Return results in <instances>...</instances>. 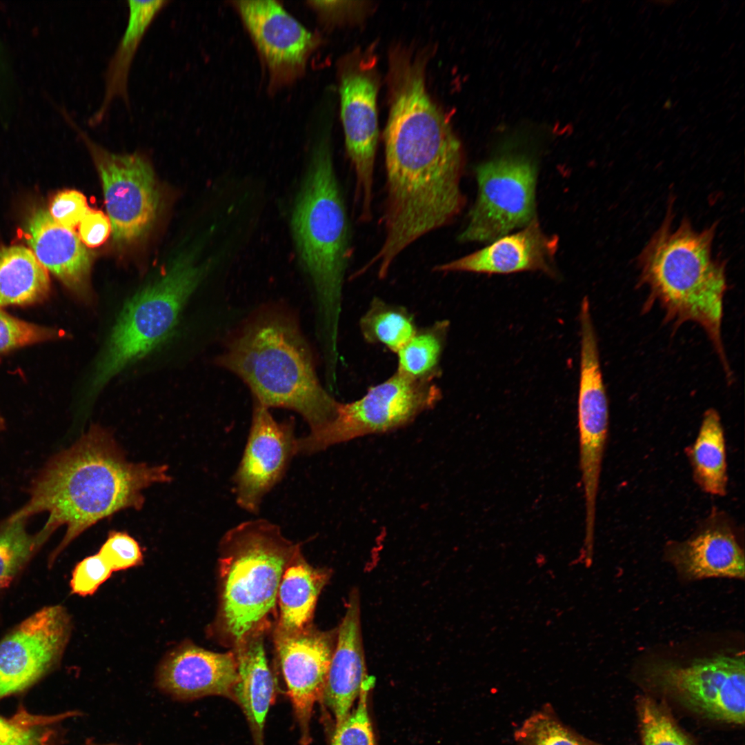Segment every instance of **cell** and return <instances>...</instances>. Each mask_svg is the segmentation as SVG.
<instances>
[{
	"label": "cell",
	"instance_id": "cell-1",
	"mask_svg": "<svg viewBox=\"0 0 745 745\" xmlns=\"http://www.w3.org/2000/svg\"><path fill=\"white\" fill-rule=\"evenodd\" d=\"M171 481L168 465L128 461L109 430L92 426L49 460L33 480L28 501L10 516L28 519L46 512L44 527L54 533L66 526L49 556L50 566L85 530L121 510L141 509L143 490Z\"/></svg>",
	"mask_w": 745,
	"mask_h": 745
},
{
	"label": "cell",
	"instance_id": "cell-2",
	"mask_svg": "<svg viewBox=\"0 0 745 745\" xmlns=\"http://www.w3.org/2000/svg\"><path fill=\"white\" fill-rule=\"evenodd\" d=\"M216 362L244 381L254 402L293 410L310 430L335 415L338 401L321 385L309 344L286 310L271 306L251 315Z\"/></svg>",
	"mask_w": 745,
	"mask_h": 745
},
{
	"label": "cell",
	"instance_id": "cell-3",
	"mask_svg": "<svg viewBox=\"0 0 745 745\" xmlns=\"http://www.w3.org/2000/svg\"><path fill=\"white\" fill-rule=\"evenodd\" d=\"M673 217L668 207L637 259L639 282L648 290L646 304L657 302L673 326L691 321L701 326L729 381L732 372L722 335L726 265L713 252L717 224L698 230L684 218L673 227Z\"/></svg>",
	"mask_w": 745,
	"mask_h": 745
},
{
	"label": "cell",
	"instance_id": "cell-4",
	"mask_svg": "<svg viewBox=\"0 0 745 745\" xmlns=\"http://www.w3.org/2000/svg\"><path fill=\"white\" fill-rule=\"evenodd\" d=\"M291 228L299 260L315 292L321 347L336 349L343 286L352 249L327 128L312 146L294 203Z\"/></svg>",
	"mask_w": 745,
	"mask_h": 745
},
{
	"label": "cell",
	"instance_id": "cell-5",
	"mask_svg": "<svg viewBox=\"0 0 745 745\" xmlns=\"http://www.w3.org/2000/svg\"><path fill=\"white\" fill-rule=\"evenodd\" d=\"M300 551L299 544L264 519L228 530L219 546V606L209 634L235 647L248 633L268 624L282 575Z\"/></svg>",
	"mask_w": 745,
	"mask_h": 745
},
{
	"label": "cell",
	"instance_id": "cell-6",
	"mask_svg": "<svg viewBox=\"0 0 745 745\" xmlns=\"http://www.w3.org/2000/svg\"><path fill=\"white\" fill-rule=\"evenodd\" d=\"M206 269V265H199L191 257L177 259L128 302L97 365L91 392L171 335Z\"/></svg>",
	"mask_w": 745,
	"mask_h": 745
},
{
	"label": "cell",
	"instance_id": "cell-7",
	"mask_svg": "<svg viewBox=\"0 0 745 745\" xmlns=\"http://www.w3.org/2000/svg\"><path fill=\"white\" fill-rule=\"evenodd\" d=\"M441 397L434 381H414L395 372L359 399L338 401L332 418L297 439V454L312 455L359 437L404 427Z\"/></svg>",
	"mask_w": 745,
	"mask_h": 745
},
{
	"label": "cell",
	"instance_id": "cell-8",
	"mask_svg": "<svg viewBox=\"0 0 745 745\" xmlns=\"http://www.w3.org/2000/svg\"><path fill=\"white\" fill-rule=\"evenodd\" d=\"M648 684L713 720L743 725L745 666L743 653L717 654L682 665L669 661L645 668Z\"/></svg>",
	"mask_w": 745,
	"mask_h": 745
},
{
	"label": "cell",
	"instance_id": "cell-9",
	"mask_svg": "<svg viewBox=\"0 0 745 745\" xmlns=\"http://www.w3.org/2000/svg\"><path fill=\"white\" fill-rule=\"evenodd\" d=\"M377 58L370 50H354L339 70L340 112L347 155L355 175L359 221L371 220L374 170L379 130Z\"/></svg>",
	"mask_w": 745,
	"mask_h": 745
},
{
	"label": "cell",
	"instance_id": "cell-10",
	"mask_svg": "<svg viewBox=\"0 0 745 745\" xmlns=\"http://www.w3.org/2000/svg\"><path fill=\"white\" fill-rule=\"evenodd\" d=\"M475 172L478 195L459 242L493 241L536 219V170L529 161L501 158Z\"/></svg>",
	"mask_w": 745,
	"mask_h": 745
},
{
	"label": "cell",
	"instance_id": "cell-11",
	"mask_svg": "<svg viewBox=\"0 0 745 745\" xmlns=\"http://www.w3.org/2000/svg\"><path fill=\"white\" fill-rule=\"evenodd\" d=\"M580 371L577 399L579 466L585 502V530L595 529L597 499L609 428V408L590 301L579 308Z\"/></svg>",
	"mask_w": 745,
	"mask_h": 745
},
{
	"label": "cell",
	"instance_id": "cell-12",
	"mask_svg": "<svg viewBox=\"0 0 745 745\" xmlns=\"http://www.w3.org/2000/svg\"><path fill=\"white\" fill-rule=\"evenodd\" d=\"M72 125L85 141L100 175L114 239L129 243L138 239L152 226L159 210V193L151 166L139 153L106 150Z\"/></svg>",
	"mask_w": 745,
	"mask_h": 745
},
{
	"label": "cell",
	"instance_id": "cell-13",
	"mask_svg": "<svg viewBox=\"0 0 745 745\" xmlns=\"http://www.w3.org/2000/svg\"><path fill=\"white\" fill-rule=\"evenodd\" d=\"M72 630L59 604L45 606L16 625L0 641V699L21 691L61 661Z\"/></svg>",
	"mask_w": 745,
	"mask_h": 745
},
{
	"label": "cell",
	"instance_id": "cell-14",
	"mask_svg": "<svg viewBox=\"0 0 745 745\" xmlns=\"http://www.w3.org/2000/svg\"><path fill=\"white\" fill-rule=\"evenodd\" d=\"M297 440L292 419L277 421L269 409L254 402L248 441L233 477L240 508L259 512L264 497L282 479L297 454Z\"/></svg>",
	"mask_w": 745,
	"mask_h": 745
},
{
	"label": "cell",
	"instance_id": "cell-15",
	"mask_svg": "<svg viewBox=\"0 0 745 745\" xmlns=\"http://www.w3.org/2000/svg\"><path fill=\"white\" fill-rule=\"evenodd\" d=\"M336 636L337 630L323 631L312 624L295 632L275 628V645L301 745H308L311 740L313 708L322 699Z\"/></svg>",
	"mask_w": 745,
	"mask_h": 745
},
{
	"label": "cell",
	"instance_id": "cell-16",
	"mask_svg": "<svg viewBox=\"0 0 745 745\" xmlns=\"http://www.w3.org/2000/svg\"><path fill=\"white\" fill-rule=\"evenodd\" d=\"M268 70L270 83L297 79L316 47V36L275 1H234Z\"/></svg>",
	"mask_w": 745,
	"mask_h": 745
},
{
	"label": "cell",
	"instance_id": "cell-17",
	"mask_svg": "<svg viewBox=\"0 0 745 745\" xmlns=\"http://www.w3.org/2000/svg\"><path fill=\"white\" fill-rule=\"evenodd\" d=\"M237 681L234 650L213 652L190 640L168 650L155 673V683L160 690L183 700L218 695L234 701Z\"/></svg>",
	"mask_w": 745,
	"mask_h": 745
},
{
	"label": "cell",
	"instance_id": "cell-18",
	"mask_svg": "<svg viewBox=\"0 0 745 745\" xmlns=\"http://www.w3.org/2000/svg\"><path fill=\"white\" fill-rule=\"evenodd\" d=\"M730 516L713 509L687 539L673 542L666 556L690 579L744 577V553Z\"/></svg>",
	"mask_w": 745,
	"mask_h": 745
},
{
	"label": "cell",
	"instance_id": "cell-19",
	"mask_svg": "<svg viewBox=\"0 0 745 745\" xmlns=\"http://www.w3.org/2000/svg\"><path fill=\"white\" fill-rule=\"evenodd\" d=\"M558 237L546 235L537 219L517 232L499 237L485 248L434 266L436 272L510 274L539 271L556 276Z\"/></svg>",
	"mask_w": 745,
	"mask_h": 745
},
{
	"label": "cell",
	"instance_id": "cell-20",
	"mask_svg": "<svg viewBox=\"0 0 745 745\" xmlns=\"http://www.w3.org/2000/svg\"><path fill=\"white\" fill-rule=\"evenodd\" d=\"M358 590L351 591L345 615L337 629L335 646L321 701L332 713L335 728L350 712L368 677L366 675Z\"/></svg>",
	"mask_w": 745,
	"mask_h": 745
},
{
	"label": "cell",
	"instance_id": "cell-21",
	"mask_svg": "<svg viewBox=\"0 0 745 745\" xmlns=\"http://www.w3.org/2000/svg\"><path fill=\"white\" fill-rule=\"evenodd\" d=\"M24 237L40 264L77 293H88L92 255L73 230L65 228L48 211L29 218Z\"/></svg>",
	"mask_w": 745,
	"mask_h": 745
},
{
	"label": "cell",
	"instance_id": "cell-22",
	"mask_svg": "<svg viewBox=\"0 0 745 745\" xmlns=\"http://www.w3.org/2000/svg\"><path fill=\"white\" fill-rule=\"evenodd\" d=\"M268 626L264 624L248 633L233 650L237 662L234 701L245 714L256 745H263L268 713L275 696V684L264 640Z\"/></svg>",
	"mask_w": 745,
	"mask_h": 745
},
{
	"label": "cell",
	"instance_id": "cell-23",
	"mask_svg": "<svg viewBox=\"0 0 745 745\" xmlns=\"http://www.w3.org/2000/svg\"><path fill=\"white\" fill-rule=\"evenodd\" d=\"M330 575L329 569L312 566L299 552L286 568L279 585L276 629L295 632L311 625L318 597Z\"/></svg>",
	"mask_w": 745,
	"mask_h": 745
},
{
	"label": "cell",
	"instance_id": "cell-24",
	"mask_svg": "<svg viewBox=\"0 0 745 745\" xmlns=\"http://www.w3.org/2000/svg\"><path fill=\"white\" fill-rule=\"evenodd\" d=\"M168 1H128V25L106 73L105 95L99 109L92 117V125L99 123L112 101L121 97L128 105V79L131 64L145 32Z\"/></svg>",
	"mask_w": 745,
	"mask_h": 745
},
{
	"label": "cell",
	"instance_id": "cell-25",
	"mask_svg": "<svg viewBox=\"0 0 745 745\" xmlns=\"http://www.w3.org/2000/svg\"><path fill=\"white\" fill-rule=\"evenodd\" d=\"M685 452L693 480L699 488L711 495H726L728 479L726 440L717 410L705 411L697 435Z\"/></svg>",
	"mask_w": 745,
	"mask_h": 745
},
{
	"label": "cell",
	"instance_id": "cell-26",
	"mask_svg": "<svg viewBox=\"0 0 745 745\" xmlns=\"http://www.w3.org/2000/svg\"><path fill=\"white\" fill-rule=\"evenodd\" d=\"M48 270L31 250L21 246H0V308L27 306L49 294Z\"/></svg>",
	"mask_w": 745,
	"mask_h": 745
},
{
	"label": "cell",
	"instance_id": "cell-27",
	"mask_svg": "<svg viewBox=\"0 0 745 745\" xmlns=\"http://www.w3.org/2000/svg\"><path fill=\"white\" fill-rule=\"evenodd\" d=\"M449 330L447 319L417 328L396 353L395 372L414 381H435L441 375V361Z\"/></svg>",
	"mask_w": 745,
	"mask_h": 745
},
{
	"label": "cell",
	"instance_id": "cell-28",
	"mask_svg": "<svg viewBox=\"0 0 745 745\" xmlns=\"http://www.w3.org/2000/svg\"><path fill=\"white\" fill-rule=\"evenodd\" d=\"M364 341L397 353L415 334L414 315L406 307L374 297L359 321Z\"/></svg>",
	"mask_w": 745,
	"mask_h": 745
},
{
	"label": "cell",
	"instance_id": "cell-29",
	"mask_svg": "<svg viewBox=\"0 0 745 745\" xmlns=\"http://www.w3.org/2000/svg\"><path fill=\"white\" fill-rule=\"evenodd\" d=\"M27 519L9 516L0 522V593L11 585L53 533L44 526L30 533Z\"/></svg>",
	"mask_w": 745,
	"mask_h": 745
},
{
	"label": "cell",
	"instance_id": "cell-30",
	"mask_svg": "<svg viewBox=\"0 0 745 745\" xmlns=\"http://www.w3.org/2000/svg\"><path fill=\"white\" fill-rule=\"evenodd\" d=\"M513 737L517 745H604L564 724L548 703L524 719Z\"/></svg>",
	"mask_w": 745,
	"mask_h": 745
},
{
	"label": "cell",
	"instance_id": "cell-31",
	"mask_svg": "<svg viewBox=\"0 0 745 745\" xmlns=\"http://www.w3.org/2000/svg\"><path fill=\"white\" fill-rule=\"evenodd\" d=\"M636 710L642 745H696L664 702L639 695Z\"/></svg>",
	"mask_w": 745,
	"mask_h": 745
},
{
	"label": "cell",
	"instance_id": "cell-32",
	"mask_svg": "<svg viewBox=\"0 0 745 745\" xmlns=\"http://www.w3.org/2000/svg\"><path fill=\"white\" fill-rule=\"evenodd\" d=\"M373 684L370 677L365 681L357 707L335 728L332 745H375L367 704L368 692Z\"/></svg>",
	"mask_w": 745,
	"mask_h": 745
},
{
	"label": "cell",
	"instance_id": "cell-33",
	"mask_svg": "<svg viewBox=\"0 0 745 745\" xmlns=\"http://www.w3.org/2000/svg\"><path fill=\"white\" fill-rule=\"evenodd\" d=\"M59 330L14 317L0 308V353L62 337Z\"/></svg>",
	"mask_w": 745,
	"mask_h": 745
},
{
	"label": "cell",
	"instance_id": "cell-34",
	"mask_svg": "<svg viewBox=\"0 0 745 745\" xmlns=\"http://www.w3.org/2000/svg\"><path fill=\"white\" fill-rule=\"evenodd\" d=\"M98 554L112 572L139 566L144 559L139 544L124 531H110Z\"/></svg>",
	"mask_w": 745,
	"mask_h": 745
},
{
	"label": "cell",
	"instance_id": "cell-35",
	"mask_svg": "<svg viewBox=\"0 0 745 745\" xmlns=\"http://www.w3.org/2000/svg\"><path fill=\"white\" fill-rule=\"evenodd\" d=\"M112 573L98 553L88 556L79 562L72 572L71 593L81 597L92 595Z\"/></svg>",
	"mask_w": 745,
	"mask_h": 745
},
{
	"label": "cell",
	"instance_id": "cell-36",
	"mask_svg": "<svg viewBox=\"0 0 745 745\" xmlns=\"http://www.w3.org/2000/svg\"><path fill=\"white\" fill-rule=\"evenodd\" d=\"M39 719L25 712L10 719L0 716V745H45L47 738L39 730Z\"/></svg>",
	"mask_w": 745,
	"mask_h": 745
},
{
	"label": "cell",
	"instance_id": "cell-37",
	"mask_svg": "<svg viewBox=\"0 0 745 745\" xmlns=\"http://www.w3.org/2000/svg\"><path fill=\"white\" fill-rule=\"evenodd\" d=\"M90 209L83 194L75 190H65L54 196L48 212L58 223L73 230Z\"/></svg>",
	"mask_w": 745,
	"mask_h": 745
},
{
	"label": "cell",
	"instance_id": "cell-38",
	"mask_svg": "<svg viewBox=\"0 0 745 745\" xmlns=\"http://www.w3.org/2000/svg\"><path fill=\"white\" fill-rule=\"evenodd\" d=\"M79 237L90 248L99 247L109 237L112 226L109 217L101 210L90 209L78 226Z\"/></svg>",
	"mask_w": 745,
	"mask_h": 745
},
{
	"label": "cell",
	"instance_id": "cell-39",
	"mask_svg": "<svg viewBox=\"0 0 745 745\" xmlns=\"http://www.w3.org/2000/svg\"><path fill=\"white\" fill-rule=\"evenodd\" d=\"M319 14L328 20L336 21L346 17V16L354 14L358 11L361 6L358 1H310Z\"/></svg>",
	"mask_w": 745,
	"mask_h": 745
},
{
	"label": "cell",
	"instance_id": "cell-40",
	"mask_svg": "<svg viewBox=\"0 0 745 745\" xmlns=\"http://www.w3.org/2000/svg\"><path fill=\"white\" fill-rule=\"evenodd\" d=\"M86 745H115V744H100L95 743V742H92L91 740H88L87 742Z\"/></svg>",
	"mask_w": 745,
	"mask_h": 745
},
{
	"label": "cell",
	"instance_id": "cell-41",
	"mask_svg": "<svg viewBox=\"0 0 745 745\" xmlns=\"http://www.w3.org/2000/svg\"><path fill=\"white\" fill-rule=\"evenodd\" d=\"M4 428V420L0 415V431Z\"/></svg>",
	"mask_w": 745,
	"mask_h": 745
}]
</instances>
